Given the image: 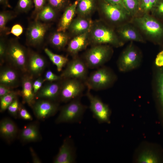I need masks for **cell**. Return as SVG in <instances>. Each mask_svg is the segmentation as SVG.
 I'll return each instance as SVG.
<instances>
[{
    "label": "cell",
    "mask_w": 163,
    "mask_h": 163,
    "mask_svg": "<svg viewBox=\"0 0 163 163\" xmlns=\"http://www.w3.org/2000/svg\"><path fill=\"white\" fill-rule=\"evenodd\" d=\"M56 11L48 4L45 5L39 12L37 18L44 21H51L55 18Z\"/></svg>",
    "instance_id": "83f0119b"
},
{
    "label": "cell",
    "mask_w": 163,
    "mask_h": 163,
    "mask_svg": "<svg viewBox=\"0 0 163 163\" xmlns=\"http://www.w3.org/2000/svg\"><path fill=\"white\" fill-rule=\"evenodd\" d=\"M47 29V25L39 21L32 23L27 30V37L28 43L32 46L40 44L44 39Z\"/></svg>",
    "instance_id": "9a60e30c"
},
{
    "label": "cell",
    "mask_w": 163,
    "mask_h": 163,
    "mask_svg": "<svg viewBox=\"0 0 163 163\" xmlns=\"http://www.w3.org/2000/svg\"><path fill=\"white\" fill-rule=\"evenodd\" d=\"M0 83L13 89L17 86L19 78L16 71L10 67L2 69L0 72Z\"/></svg>",
    "instance_id": "cb8c5ba5"
},
{
    "label": "cell",
    "mask_w": 163,
    "mask_h": 163,
    "mask_svg": "<svg viewBox=\"0 0 163 163\" xmlns=\"http://www.w3.org/2000/svg\"><path fill=\"white\" fill-rule=\"evenodd\" d=\"M48 4L56 11L65 9L69 5L70 0H47Z\"/></svg>",
    "instance_id": "d6a6232c"
},
{
    "label": "cell",
    "mask_w": 163,
    "mask_h": 163,
    "mask_svg": "<svg viewBox=\"0 0 163 163\" xmlns=\"http://www.w3.org/2000/svg\"><path fill=\"white\" fill-rule=\"evenodd\" d=\"M117 33L124 43L130 41L144 43L145 40L136 27L128 23H123L117 27Z\"/></svg>",
    "instance_id": "5bb4252c"
},
{
    "label": "cell",
    "mask_w": 163,
    "mask_h": 163,
    "mask_svg": "<svg viewBox=\"0 0 163 163\" xmlns=\"http://www.w3.org/2000/svg\"><path fill=\"white\" fill-rule=\"evenodd\" d=\"M92 72L84 82L88 89L96 91L103 90L110 87L116 77L109 68L101 66Z\"/></svg>",
    "instance_id": "3957f363"
},
{
    "label": "cell",
    "mask_w": 163,
    "mask_h": 163,
    "mask_svg": "<svg viewBox=\"0 0 163 163\" xmlns=\"http://www.w3.org/2000/svg\"><path fill=\"white\" fill-rule=\"evenodd\" d=\"M45 79L41 77L39 78L33 83L34 91L35 95L42 87Z\"/></svg>",
    "instance_id": "60d3db41"
},
{
    "label": "cell",
    "mask_w": 163,
    "mask_h": 163,
    "mask_svg": "<svg viewBox=\"0 0 163 163\" xmlns=\"http://www.w3.org/2000/svg\"><path fill=\"white\" fill-rule=\"evenodd\" d=\"M139 3V5H140L141 4L142 0H138Z\"/></svg>",
    "instance_id": "681fc988"
},
{
    "label": "cell",
    "mask_w": 163,
    "mask_h": 163,
    "mask_svg": "<svg viewBox=\"0 0 163 163\" xmlns=\"http://www.w3.org/2000/svg\"><path fill=\"white\" fill-rule=\"evenodd\" d=\"M156 82L158 97L163 115V67H160L158 71Z\"/></svg>",
    "instance_id": "f1b7e54d"
},
{
    "label": "cell",
    "mask_w": 163,
    "mask_h": 163,
    "mask_svg": "<svg viewBox=\"0 0 163 163\" xmlns=\"http://www.w3.org/2000/svg\"><path fill=\"white\" fill-rule=\"evenodd\" d=\"M141 60L140 52L135 45L131 43L123 51L118 59V69L122 72L132 70L139 66Z\"/></svg>",
    "instance_id": "ba28073f"
},
{
    "label": "cell",
    "mask_w": 163,
    "mask_h": 163,
    "mask_svg": "<svg viewBox=\"0 0 163 163\" xmlns=\"http://www.w3.org/2000/svg\"><path fill=\"white\" fill-rule=\"evenodd\" d=\"M69 38V36L66 32L57 31L52 35L50 40L53 47L60 50L66 46Z\"/></svg>",
    "instance_id": "484cf974"
},
{
    "label": "cell",
    "mask_w": 163,
    "mask_h": 163,
    "mask_svg": "<svg viewBox=\"0 0 163 163\" xmlns=\"http://www.w3.org/2000/svg\"><path fill=\"white\" fill-rule=\"evenodd\" d=\"M13 18V15L8 11H3L0 12V30L1 32L6 30V26L7 24Z\"/></svg>",
    "instance_id": "e575fe53"
},
{
    "label": "cell",
    "mask_w": 163,
    "mask_h": 163,
    "mask_svg": "<svg viewBox=\"0 0 163 163\" xmlns=\"http://www.w3.org/2000/svg\"><path fill=\"white\" fill-rule=\"evenodd\" d=\"M13 88L4 85L0 84V98L14 91Z\"/></svg>",
    "instance_id": "7bdbcfd3"
},
{
    "label": "cell",
    "mask_w": 163,
    "mask_h": 163,
    "mask_svg": "<svg viewBox=\"0 0 163 163\" xmlns=\"http://www.w3.org/2000/svg\"><path fill=\"white\" fill-rule=\"evenodd\" d=\"M152 16L163 20V0H157L151 11Z\"/></svg>",
    "instance_id": "836d02e7"
},
{
    "label": "cell",
    "mask_w": 163,
    "mask_h": 163,
    "mask_svg": "<svg viewBox=\"0 0 163 163\" xmlns=\"http://www.w3.org/2000/svg\"><path fill=\"white\" fill-rule=\"evenodd\" d=\"M123 2L133 17L137 15L140 11V5L138 0H122Z\"/></svg>",
    "instance_id": "1f68e13d"
},
{
    "label": "cell",
    "mask_w": 163,
    "mask_h": 163,
    "mask_svg": "<svg viewBox=\"0 0 163 163\" xmlns=\"http://www.w3.org/2000/svg\"><path fill=\"white\" fill-rule=\"evenodd\" d=\"M23 28L20 24H17L12 27L10 33L16 37L20 36L22 33Z\"/></svg>",
    "instance_id": "b9f144b4"
},
{
    "label": "cell",
    "mask_w": 163,
    "mask_h": 163,
    "mask_svg": "<svg viewBox=\"0 0 163 163\" xmlns=\"http://www.w3.org/2000/svg\"><path fill=\"white\" fill-rule=\"evenodd\" d=\"M62 80L50 82L41 87L35 95V98L57 101L59 100Z\"/></svg>",
    "instance_id": "2e32d148"
},
{
    "label": "cell",
    "mask_w": 163,
    "mask_h": 163,
    "mask_svg": "<svg viewBox=\"0 0 163 163\" xmlns=\"http://www.w3.org/2000/svg\"><path fill=\"white\" fill-rule=\"evenodd\" d=\"M44 52L53 63L56 66L58 72L61 71L69 62L67 57L54 53L48 48H45Z\"/></svg>",
    "instance_id": "4316f807"
},
{
    "label": "cell",
    "mask_w": 163,
    "mask_h": 163,
    "mask_svg": "<svg viewBox=\"0 0 163 163\" xmlns=\"http://www.w3.org/2000/svg\"><path fill=\"white\" fill-rule=\"evenodd\" d=\"M34 114L37 117L41 120L54 115L59 109L57 101L40 99L35 101L32 107Z\"/></svg>",
    "instance_id": "7c38bea8"
},
{
    "label": "cell",
    "mask_w": 163,
    "mask_h": 163,
    "mask_svg": "<svg viewBox=\"0 0 163 163\" xmlns=\"http://www.w3.org/2000/svg\"><path fill=\"white\" fill-rule=\"evenodd\" d=\"M20 94L19 92L14 91L0 98V112H3L7 109L10 105Z\"/></svg>",
    "instance_id": "f546056e"
},
{
    "label": "cell",
    "mask_w": 163,
    "mask_h": 163,
    "mask_svg": "<svg viewBox=\"0 0 163 163\" xmlns=\"http://www.w3.org/2000/svg\"><path fill=\"white\" fill-rule=\"evenodd\" d=\"M18 134V127L12 120L9 118H5L0 121V136L6 142L11 143Z\"/></svg>",
    "instance_id": "ffe728a7"
},
{
    "label": "cell",
    "mask_w": 163,
    "mask_h": 163,
    "mask_svg": "<svg viewBox=\"0 0 163 163\" xmlns=\"http://www.w3.org/2000/svg\"><path fill=\"white\" fill-rule=\"evenodd\" d=\"M89 31L74 37L69 42L67 48L68 53L73 57L85 49L90 44Z\"/></svg>",
    "instance_id": "e0dca14e"
},
{
    "label": "cell",
    "mask_w": 163,
    "mask_h": 163,
    "mask_svg": "<svg viewBox=\"0 0 163 163\" xmlns=\"http://www.w3.org/2000/svg\"><path fill=\"white\" fill-rule=\"evenodd\" d=\"M46 0H33L35 10L40 11L45 5Z\"/></svg>",
    "instance_id": "ee69618b"
},
{
    "label": "cell",
    "mask_w": 163,
    "mask_h": 163,
    "mask_svg": "<svg viewBox=\"0 0 163 163\" xmlns=\"http://www.w3.org/2000/svg\"><path fill=\"white\" fill-rule=\"evenodd\" d=\"M88 69L83 59L76 56L68 62L60 75L62 79L73 78L84 82L88 76Z\"/></svg>",
    "instance_id": "30bf717a"
},
{
    "label": "cell",
    "mask_w": 163,
    "mask_h": 163,
    "mask_svg": "<svg viewBox=\"0 0 163 163\" xmlns=\"http://www.w3.org/2000/svg\"><path fill=\"white\" fill-rule=\"evenodd\" d=\"M32 4V0H18L17 8L20 12H26L30 9Z\"/></svg>",
    "instance_id": "d590c367"
},
{
    "label": "cell",
    "mask_w": 163,
    "mask_h": 163,
    "mask_svg": "<svg viewBox=\"0 0 163 163\" xmlns=\"http://www.w3.org/2000/svg\"><path fill=\"white\" fill-rule=\"evenodd\" d=\"M86 86L84 82L73 78L63 79L61 81L59 101L68 103L82 97Z\"/></svg>",
    "instance_id": "9c48e42d"
},
{
    "label": "cell",
    "mask_w": 163,
    "mask_h": 163,
    "mask_svg": "<svg viewBox=\"0 0 163 163\" xmlns=\"http://www.w3.org/2000/svg\"><path fill=\"white\" fill-rule=\"evenodd\" d=\"M104 1L119 7H120L122 8H123L127 12H128L129 14V12L126 9L125 6L124 5L122 0H104Z\"/></svg>",
    "instance_id": "bcb514c9"
},
{
    "label": "cell",
    "mask_w": 163,
    "mask_h": 163,
    "mask_svg": "<svg viewBox=\"0 0 163 163\" xmlns=\"http://www.w3.org/2000/svg\"><path fill=\"white\" fill-rule=\"evenodd\" d=\"M97 9L102 17L113 24L120 25L130 16L128 12L121 8L104 0H98Z\"/></svg>",
    "instance_id": "52a82bcc"
},
{
    "label": "cell",
    "mask_w": 163,
    "mask_h": 163,
    "mask_svg": "<svg viewBox=\"0 0 163 163\" xmlns=\"http://www.w3.org/2000/svg\"><path fill=\"white\" fill-rule=\"evenodd\" d=\"M158 161V159L152 151L146 150L142 152L137 159V162L141 163H156Z\"/></svg>",
    "instance_id": "4dcf8cb0"
},
{
    "label": "cell",
    "mask_w": 163,
    "mask_h": 163,
    "mask_svg": "<svg viewBox=\"0 0 163 163\" xmlns=\"http://www.w3.org/2000/svg\"><path fill=\"white\" fill-rule=\"evenodd\" d=\"M18 113L21 118L26 120H31L33 118L31 115L27 110L22 106L20 104Z\"/></svg>",
    "instance_id": "f35d334b"
},
{
    "label": "cell",
    "mask_w": 163,
    "mask_h": 163,
    "mask_svg": "<svg viewBox=\"0 0 163 163\" xmlns=\"http://www.w3.org/2000/svg\"><path fill=\"white\" fill-rule=\"evenodd\" d=\"M76 14L78 16L90 17L97 9L98 0H78Z\"/></svg>",
    "instance_id": "d4e9b609"
},
{
    "label": "cell",
    "mask_w": 163,
    "mask_h": 163,
    "mask_svg": "<svg viewBox=\"0 0 163 163\" xmlns=\"http://www.w3.org/2000/svg\"><path fill=\"white\" fill-rule=\"evenodd\" d=\"M20 104L17 98L15 99L8 106L7 109L9 113L16 118L18 113Z\"/></svg>",
    "instance_id": "8d00e7d4"
},
{
    "label": "cell",
    "mask_w": 163,
    "mask_h": 163,
    "mask_svg": "<svg viewBox=\"0 0 163 163\" xmlns=\"http://www.w3.org/2000/svg\"><path fill=\"white\" fill-rule=\"evenodd\" d=\"M28 55L25 48L18 42H10L7 46L5 59L15 69L27 72Z\"/></svg>",
    "instance_id": "8992f818"
},
{
    "label": "cell",
    "mask_w": 163,
    "mask_h": 163,
    "mask_svg": "<svg viewBox=\"0 0 163 163\" xmlns=\"http://www.w3.org/2000/svg\"><path fill=\"white\" fill-rule=\"evenodd\" d=\"M45 66V60L40 55L36 53H32L28 57L27 72L32 76H40Z\"/></svg>",
    "instance_id": "44dd1931"
},
{
    "label": "cell",
    "mask_w": 163,
    "mask_h": 163,
    "mask_svg": "<svg viewBox=\"0 0 163 163\" xmlns=\"http://www.w3.org/2000/svg\"><path fill=\"white\" fill-rule=\"evenodd\" d=\"M30 150L32 156L33 162L34 163H41V161L32 147L30 148Z\"/></svg>",
    "instance_id": "7dc6e473"
},
{
    "label": "cell",
    "mask_w": 163,
    "mask_h": 163,
    "mask_svg": "<svg viewBox=\"0 0 163 163\" xmlns=\"http://www.w3.org/2000/svg\"><path fill=\"white\" fill-rule=\"evenodd\" d=\"M81 97L73 100L62 107L55 120V123H72L80 122L87 107L83 104Z\"/></svg>",
    "instance_id": "5b68a950"
},
{
    "label": "cell",
    "mask_w": 163,
    "mask_h": 163,
    "mask_svg": "<svg viewBox=\"0 0 163 163\" xmlns=\"http://www.w3.org/2000/svg\"><path fill=\"white\" fill-rule=\"evenodd\" d=\"M0 3L5 7L8 8L11 7V6L9 4L8 0H0Z\"/></svg>",
    "instance_id": "c3c4849f"
},
{
    "label": "cell",
    "mask_w": 163,
    "mask_h": 163,
    "mask_svg": "<svg viewBox=\"0 0 163 163\" xmlns=\"http://www.w3.org/2000/svg\"><path fill=\"white\" fill-rule=\"evenodd\" d=\"M45 77V80L50 82L59 81L63 79L60 75H58L50 70H48L46 72Z\"/></svg>",
    "instance_id": "74e56055"
},
{
    "label": "cell",
    "mask_w": 163,
    "mask_h": 163,
    "mask_svg": "<svg viewBox=\"0 0 163 163\" xmlns=\"http://www.w3.org/2000/svg\"><path fill=\"white\" fill-rule=\"evenodd\" d=\"M155 64L158 67H163V50L157 55L155 60Z\"/></svg>",
    "instance_id": "f6af8a7d"
},
{
    "label": "cell",
    "mask_w": 163,
    "mask_h": 163,
    "mask_svg": "<svg viewBox=\"0 0 163 163\" xmlns=\"http://www.w3.org/2000/svg\"><path fill=\"white\" fill-rule=\"evenodd\" d=\"M133 22L149 39L156 44L163 43V21L148 13L133 17Z\"/></svg>",
    "instance_id": "6da1fadb"
},
{
    "label": "cell",
    "mask_w": 163,
    "mask_h": 163,
    "mask_svg": "<svg viewBox=\"0 0 163 163\" xmlns=\"http://www.w3.org/2000/svg\"><path fill=\"white\" fill-rule=\"evenodd\" d=\"M76 158V149L72 139L68 137L63 141L55 157L54 163H73Z\"/></svg>",
    "instance_id": "4fadbf2b"
},
{
    "label": "cell",
    "mask_w": 163,
    "mask_h": 163,
    "mask_svg": "<svg viewBox=\"0 0 163 163\" xmlns=\"http://www.w3.org/2000/svg\"><path fill=\"white\" fill-rule=\"evenodd\" d=\"M90 44L92 45L105 44L116 47L122 46L124 43L116 32L105 23L93 22L89 32Z\"/></svg>",
    "instance_id": "7a4b0ae2"
},
{
    "label": "cell",
    "mask_w": 163,
    "mask_h": 163,
    "mask_svg": "<svg viewBox=\"0 0 163 163\" xmlns=\"http://www.w3.org/2000/svg\"><path fill=\"white\" fill-rule=\"evenodd\" d=\"M7 46L4 40L1 39L0 42V58L1 65L4 62L5 59Z\"/></svg>",
    "instance_id": "ab89813d"
},
{
    "label": "cell",
    "mask_w": 163,
    "mask_h": 163,
    "mask_svg": "<svg viewBox=\"0 0 163 163\" xmlns=\"http://www.w3.org/2000/svg\"><path fill=\"white\" fill-rule=\"evenodd\" d=\"M90 91L88 89L86 95L89 101V108L93 117L99 123H109L110 111L108 106L98 97L93 95Z\"/></svg>",
    "instance_id": "8fae6325"
},
{
    "label": "cell",
    "mask_w": 163,
    "mask_h": 163,
    "mask_svg": "<svg viewBox=\"0 0 163 163\" xmlns=\"http://www.w3.org/2000/svg\"><path fill=\"white\" fill-rule=\"evenodd\" d=\"M78 2L76 0L65 9L59 23L57 31L66 32L68 29L76 14V8Z\"/></svg>",
    "instance_id": "603a6c76"
},
{
    "label": "cell",
    "mask_w": 163,
    "mask_h": 163,
    "mask_svg": "<svg viewBox=\"0 0 163 163\" xmlns=\"http://www.w3.org/2000/svg\"><path fill=\"white\" fill-rule=\"evenodd\" d=\"M33 76L25 74L22 77V90L21 92L23 101L32 107L35 103V95L34 91Z\"/></svg>",
    "instance_id": "ac0fdd59"
},
{
    "label": "cell",
    "mask_w": 163,
    "mask_h": 163,
    "mask_svg": "<svg viewBox=\"0 0 163 163\" xmlns=\"http://www.w3.org/2000/svg\"><path fill=\"white\" fill-rule=\"evenodd\" d=\"M93 22L90 17L78 16L73 20L68 30L75 37L89 31Z\"/></svg>",
    "instance_id": "d6986e66"
},
{
    "label": "cell",
    "mask_w": 163,
    "mask_h": 163,
    "mask_svg": "<svg viewBox=\"0 0 163 163\" xmlns=\"http://www.w3.org/2000/svg\"><path fill=\"white\" fill-rule=\"evenodd\" d=\"M19 137L23 143L35 142L40 140L41 137L38 123L34 122L26 126L20 132Z\"/></svg>",
    "instance_id": "7402d4cb"
},
{
    "label": "cell",
    "mask_w": 163,
    "mask_h": 163,
    "mask_svg": "<svg viewBox=\"0 0 163 163\" xmlns=\"http://www.w3.org/2000/svg\"><path fill=\"white\" fill-rule=\"evenodd\" d=\"M113 53L112 46L108 45H92L85 53L83 59L88 69H97L108 62Z\"/></svg>",
    "instance_id": "277c9868"
}]
</instances>
